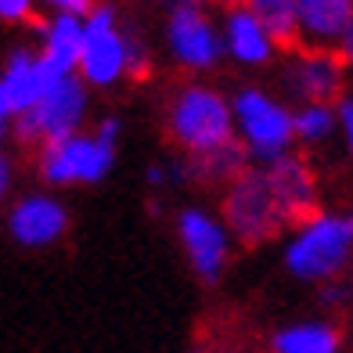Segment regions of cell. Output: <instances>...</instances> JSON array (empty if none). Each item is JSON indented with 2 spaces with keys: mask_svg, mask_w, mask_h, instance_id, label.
I'll return each instance as SVG.
<instances>
[{
  "mask_svg": "<svg viewBox=\"0 0 353 353\" xmlns=\"http://www.w3.org/2000/svg\"><path fill=\"white\" fill-rule=\"evenodd\" d=\"M87 79L79 72H65L58 76L51 87L43 90V98L22 112L14 119V134L22 144H47L58 137H69L83 126L87 116Z\"/></svg>",
  "mask_w": 353,
  "mask_h": 353,
  "instance_id": "obj_5",
  "label": "cell"
},
{
  "mask_svg": "<svg viewBox=\"0 0 353 353\" xmlns=\"http://www.w3.org/2000/svg\"><path fill=\"white\" fill-rule=\"evenodd\" d=\"M223 47H228V54L238 65H267L281 43L263 26L260 14L242 0V4L228 8V19H223Z\"/></svg>",
  "mask_w": 353,
  "mask_h": 353,
  "instance_id": "obj_13",
  "label": "cell"
},
{
  "mask_svg": "<svg viewBox=\"0 0 353 353\" xmlns=\"http://www.w3.org/2000/svg\"><path fill=\"white\" fill-rule=\"evenodd\" d=\"M274 350L278 353H335L339 350V332L328 325H292L274 335Z\"/></svg>",
  "mask_w": 353,
  "mask_h": 353,
  "instance_id": "obj_19",
  "label": "cell"
},
{
  "mask_svg": "<svg viewBox=\"0 0 353 353\" xmlns=\"http://www.w3.org/2000/svg\"><path fill=\"white\" fill-rule=\"evenodd\" d=\"M350 61L339 51H317V47H303V54L292 65V87L307 101H332L343 87V72Z\"/></svg>",
  "mask_w": 353,
  "mask_h": 353,
  "instance_id": "obj_15",
  "label": "cell"
},
{
  "mask_svg": "<svg viewBox=\"0 0 353 353\" xmlns=\"http://www.w3.org/2000/svg\"><path fill=\"white\" fill-rule=\"evenodd\" d=\"M119 130H123L119 119H112V116H108V119L98 123V130H94V134H98L101 141H108V144H116V141H119Z\"/></svg>",
  "mask_w": 353,
  "mask_h": 353,
  "instance_id": "obj_23",
  "label": "cell"
},
{
  "mask_svg": "<svg viewBox=\"0 0 353 353\" xmlns=\"http://www.w3.org/2000/svg\"><path fill=\"white\" fill-rule=\"evenodd\" d=\"M43 4H51V8H58V11H76V14H87L94 4L90 0H43Z\"/></svg>",
  "mask_w": 353,
  "mask_h": 353,
  "instance_id": "obj_24",
  "label": "cell"
},
{
  "mask_svg": "<svg viewBox=\"0 0 353 353\" xmlns=\"http://www.w3.org/2000/svg\"><path fill=\"white\" fill-rule=\"evenodd\" d=\"M249 144H238L234 137L228 144H216L210 152H199L191 155V163L184 173H195L199 181H234V176L245 173V163H249Z\"/></svg>",
  "mask_w": 353,
  "mask_h": 353,
  "instance_id": "obj_17",
  "label": "cell"
},
{
  "mask_svg": "<svg viewBox=\"0 0 353 353\" xmlns=\"http://www.w3.org/2000/svg\"><path fill=\"white\" fill-rule=\"evenodd\" d=\"M335 112H339V126H343L346 144H350V152H353V98H343Z\"/></svg>",
  "mask_w": 353,
  "mask_h": 353,
  "instance_id": "obj_22",
  "label": "cell"
},
{
  "mask_svg": "<svg viewBox=\"0 0 353 353\" xmlns=\"http://www.w3.org/2000/svg\"><path fill=\"white\" fill-rule=\"evenodd\" d=\"M263 170H267V181H270V188H274L288 223H307L310 216H317L314 173L299 155L285 152V155L274 159V163H263Z\"/></svg>",
  "mask_w": 353,
  "mask_h": 353,
  "instance_id": "obj_11",
  "label": "cell"
},
{
  "mask_svg": "<svg viewBox=\"0 0 353 353\" xmlns=\"http://www.w3.org/2000/svg\"><path fill=\"white\" fill-rule=\"evenodd\" d=\"M166 43H170V54L184 69H213L220 54L228 51L223 33L205 19L202 4H191V0L173 4L170 22H166Z\"/></svg>",
  "mask_w": 353,
  "mask_h": 353,
  "instance_id": "obj_8",
  "label": "cell"
},
{
  "mask_svg": "<svg viewBox=\"0 0 353 353\" xmlns=\"http://www.w3.org/2000/svg\"><path fill=\"white\" fill-rule=\"evenodd\" d=\"M353 22V0H299V43L339 51Z\"/></svg>",
  "mask_w": 353,
  "mask_h": 353,
  "instance_id": "obj_14",
  "label": "cell"
},
{
  "mask_svg": "<svg viewBox=\"0 0 353 353\" xmlns=\"http://www.w3.org/2000/svg\"><path fill=\"white\" fill-rule=\"evenodd\" d=\"M58 76H65V72L58 65H51V61L43 58V51L19 47V51L8 58L4 76H0V116L8 123H14L22 112H29L43 98V90L51 87Z\"/></svg>",
  "mask_w": 353,
  "mask_h": 353,
  "instance_id": "obj_9",
  "label": "cell"
},
{
  "mask_svg": "<svg viewBox=\"0 0 353 353\" xmlns=\"http://www.w3.org/2000/svg\"><path fill=\"white\" fill-rule=\"evenodd\" d=\"M213 4H220V8H234V4H242V0H213Z\"/></svg>",
  "mask_w": 353,
  "mask_h": 353,
  "instance_id": "obj_27",
  "label": "cell"
},
{
  "mask_svg": "<svg viewBox=\"0 0 353 353\" xmlns=\"http://www.w3.org/2000/svg\"><path fill=\"white\" fill-rule=\"evenodd\" d=\"M116 144L101 141L98 134H69L58 141H47L40 152V176L47 184H98L112 170Z\"/></svg>",
  "mask_w": 353,
  "mask_h": 353,
  "instance_id": "obj_7",
  "label": "cell"
},
{
  "mask_svg": "<svg viewBox=\"0 0 353 353\" xmlns=\"http://www.w3.org/2000/svg\"><path fill=\"white\" fill-rule=\"evenodd\" d=\"M335 123H339V112L328 101H307L296 112V137L303 144H321L325 137H332Z\"/></svg>",
  "mask_w": 353,
  "mask_h": 353,
  "instance_id": "obj_20",
  "label": "cell"
},
{
  "mask_svg": "<svg viewBox=\"0 0 353 353\" xmlns=\"http://www.w3.org/2000/svg\"><path fill=\"white\" fill-rule=\"evenodd\" d=\"M176 231H181V242L191 256V267L202 281H216L223 274V263H228V223L213 220L202 210H184L176 216Z\"/></svg>",
  "mask_w": 353,
  "mask_h": 353,
  "instance_id": "obj_10",
  "label": "cell"
},
{
  "mask_svg": "<svg viewBox=\"0 0 353 353\" xmlns=\"http://www.w3.org/2000/svg\"><path fill=\"white\" fill-rule=\"evenodd\" d=\"M40 51L61 72H76L79 69V51H83V14L58 11L43 29V47Z\"/></svg>",
  "mask_w": 353,
  "mask_h": 353,
  "instance_id": "obj_16",
  "label": "cell"
},
{
  "mask_svg": "<svg viewBox=\"0 0 353 353\" xmlns=\"http://www.w3.org/2000/svg\"><path fill=\"white\" fill-rule=\"evenodd\" d=\"M65 228H69V213L51 195H26L8 213V231L26 249H43V245L58 242L65 234Z\"/></svg>",
  "mask_w": 353,
  "mask_h": 353,
  "instance_id": "obj_12",
  "label": "cell"
},
{
  "mask_svg": "<svg viewBox=\"0 0 353 353\" xmlns=\"http://www.w3.org/2000/svg\"><path fill=\"white\" fill-rule=\"evenodd\" d=\"M231 105H234V123L242 130V141L249 144L252 159L274 163L296 141V112H288L274 98H267L260 90H242Z\"/></svg>",
  "mask_w": 353,
  "mask_h": 353,
  "instance_id": "obj_6",
  "label": "cell"
},
{
  "mask_svg": "<svg viewBox=\"0 0 353 353\" xmlns=\"http://www.w3.org/2000/svg\"><path fill=\"white\" fill-rule=\"evenodd\" d=\"M223 223L245 245L267 242L288 223L274 188L267 181V170H245L231 181L228 195H223Z\"/></svg>",
  "mask_w": 353,
  "mask_h": 353,
  "instance_id": "obj_2",
  "label": "cell"
},
{
  "mask_svg": "<svg viewBox=\"0 0 353 353\" xmlns=\"http://www.w3.org/2000/svg\"><path fill=\"white\" fill-rule=\"evenodd\" d=\"M37 0H0V19L4 22H33Z\"/></svg>",
  "mask_w": 353,
  "mask_h": 353,
  "instance_id": "obj_21",
  "label": "cell"
},
{
  "mask_svg": "<svg viewBox=\"0 0 353 353\" xmlns=\"http://www.w3.org/2000/svg\"><path fill=\"white\" fill-rule=\"evenodd\" d=\"M350 245H353L350 220L317 213L307 223H299V234L285 249V263L303 281H328L346 267Z\"/></svg>",
  "mask_w": 353,
  "mask_h": 353,
  "instance_id": "obj_4",
  "label": "cell"
},
{
  "mask_svg": "<svg viewBox=\"0 0 353 353\" xmlns=\"http://www.w3.org/2000/svg\"><path fill=\"white\" fill-rule=\"evenodd\" d=\"M8 181H11V166L4 163V166H0V188H8Z\"/></svg>",
  "mask_w": 353,
  "mask_h": 353,
  "instance_id": "obj_26",
  "label": "cell"
},
{
  "mask_svg": "<svg viewBox=\"0 0 353 353\" xmlns=\"http://www.w3.org/2000/svg\"><path fill=\"white\" fill-rule=\"evenodd\" d=\"M245 4L260 14L263 26L274 33V40L288 51H296L299 43V0H245Z\"/></svg>",
  "mask_w": 353,
  "mask_h": 353,
  "instance_id": "obj_18",
  "label": "cell"
},
{
  "mask_svg": "<svg viewBox=\"0 0 353 353\" xmlns=\"http://www.w3.org/2000/svg\"><path fill=\"white\" fill-rule=\"evenodd\" d=\"M234 105L210 87H184L170 105V134L188 155L210 152L234 137Z\"/></svg>",
  "mask_w": 353,
  "mask_h": 353,
  "instance_id": "obj_1",
  "label": "cell"
},
{
  "mask_svg": "<svg viewBox=\"0 0 353 353\" xmlns=\"http://www.w3.org/2000/svg\"><path fill=\"white\" fill-rule=\"evenodd\" d=\"M141 65V51L130 37L119 33L116 11L112 8H90L83 14V51H79V76L90 87H112L126 72Z\"/></svg>",
  "mask_w": 353,
  "mask_h": 353,
  "instance_id": "obj_3",
  "label": "cell"
},
{
  "mask_svg": "<svg viewBox=\"0 0 353 353\" xmlns=\"http://www.w3.org/2000/svg\"><path fill=\"white\" fill-rule=\"evenodd\" d=\"M339 54L353 65V22H350V29H346V37H343V47H339Z\"/></svg>",
  "mask_w": 353,
  "mask_h": 353,
  "instance_id": "obj_25",
  "label": "cell"
},
{
  "mask_svg": "<svg viewBox=\"0 0 353 353\" xmlns=\"http://www.w3.org/2000/svg\"><path fill=\"white\" fill-rule=\"evenodd\" d=\"M350 231H353V216H350Z\"/></svg>",
  "mask_w": 353,
  "mask_h": 353,
  "instance_id": "obj_28",
  "label": "cell"
}]
</instances>
